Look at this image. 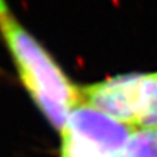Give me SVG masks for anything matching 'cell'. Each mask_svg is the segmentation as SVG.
<instances>
[{
    "instance_id": "6da1fadb",
    "label": "cell",
    "mask_w": 157,
    "mask_h": 157,
    "mask_svg": "<svg viewBox=\"0 0 157 157\" xmlns=\"http://www.w3.org/2000/svg\"><path fill=\"white\" fill-rule=\"evenodd\" d=\"M0 28L18 68L20 77L39 109L55 128L63 131L80 92L71 84L48 52L9 16Z\"/></svg>"
},
{
    "instance_id": "8992f818",
    "label": "cell",
    "mask_w": 157,
    "mask_h": 157,
    "mask_svg": "<svg viewBox=\"0 0 157 157\" xmlns=\"http://www.w3.org/2000/svg\"><path fill=\"white\" fill-rule=\"evenodd\" d=\"M62 135V157H114L92 144L90 141L81 139L67 130H63Z\"/></svg>"
},
{
    "instance_id": "52a82bcc",
    "label": "cell",
    "mask_w": 157,
    "mask_h": 157,
    "mask_svg": "<svg viewBox=\"0 0 157 157\" xmlns=\"http://www.w3.org/2000/svg\"><path fill=\"white\" fill-rule=\"evenodd\" d=\"M8 16V8L4 0H0V18H4Z\"/></svg>"
},
{
    "instance_id": "3957f363",
    "label": "cell",
    "mask_w": 157,
    "mask_h": 157,
    "mask_svg": "<svg viewBox=\"0 0 157 157\" xmlns=\"http://www.w3.org/2000/svg\"><path fill=\"white\" fill-rule=\"evenodd\" d=\"M64 130L90 141L98 148L118 157L126 148L134 127L113 119L86 104H77L68 117Z\"/></svg>"
},
{
    "instance_id": "7a4b0ae2",
    "label": "cell",
    "mask_w": 157,
    "mask_h": 157,
    "mask_svg": "<svg viewBox=\"0 0 157 157\" xmlns=\"http://www.w3.org/2000/svg\"><path fill=\"white\" fill-rule=\"evenodd\" d=\"M143 75L130 73L93 84L80 92V102L128 126H135Z\"/></svg>"
},
{
    "instance_id": "277c9868",
    "label": "cell",
    "mask_w": 157,
    "mask_h": 157,
    "mask_svg": "<svg viewBox=\"0 0 157 157\" xmlns=\"http://www.w3.org/2000/svg\"><path fill=\"white\" fill-rule=\"evenodd\" d=\"M135 126L157 131V72L143 75Z\"/></svg>"
},
{
    "instance_id": "5b68a950",
    "label": "cell",
    "mask_w": 157,
    "mask_h": 157,
    "mask_svg": "<svg viewBox=\"0 0 157 157\" xmlns=\"http://www.w3.org/2000/svg\"><path fill=\"white\" fill-rule=\"evenodd\" d=\"M118 157H157V131L141 130L134 132Z\"/></svg>"
}]
</instances>
